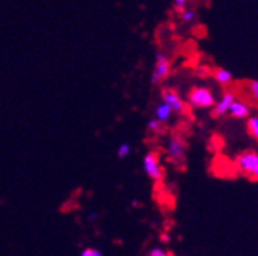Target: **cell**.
<instances>
[{
    "instance_id": "obj_19",
    "label": "cell",
    "mask_w": 258,
    "mask_h": 256,
    "mask_svg": "<svg viewBox=\"0 0 258 256\" xmlns=\"http://www.w3.org/2000/svg\"><path fill=\"white\" fill-rule=\"evenodd\" d=\"M96 219H98V214H96V212H92V214L88 215V220H90V222H95Z\"/></svg>"
},
{
    "instance_id": "obj_12",
    "label": "cell",
    "mask_w": 258,
    "mask_h": 256,
    "mask_svg": "<svg viewBox=\"0 0 258 256\" xmlns=\"http://www.w3.org/2000/svg\"><path fill=\"white\" fill-rule=\"evenodd\" d=\"M244 93L249 96L253 104H258V80H249L244 85Z\"/></svg>"
},
{
    "instance_id": "obj_18",
    "label": "cell",
    "mask_w": 258,
    "mask_h": 256,
    "mask_svg": "<svg viewBox=\"0 0 258 256\" xmlns=\"http://www.w3.org/2000/svg\"><path fill=\"white\" fill-rule=\"evenodd\" d=\"M187 5H189V0H173V7L178 13L183 11L184 8H187Z\"/></svg>"
},
{
    "instance_id": "obj_17",
    "label": "cell",
    "mask_w": 258,
    "mask_h": 256,
    "mask_svg": "<svg viewBox=\"0 0 258 256\" xmlns=\"http://www.w3.org/2000/svg\"><path fill=\"white\" fill-rule=\"evenodd\" d=\"M79 256H104V254H102L101 250H98V248H95V247H87V248H84V250L81 251Z\"/></svg>"
},
{
    "instance_id": "obj_15",
    "label": "cell",
    "mask_w": 258,
    "mask_h": 256,
    "mask_svg": "<svg viewBox=\"0 0 258 256\" xmlns=\"http://www.w3.org/2000/svg\"><path fill=\"white\" fill-rule=\"evenodd\" d=\"M148 131H151V132H161V129H162V123L158 120V118H151L150 121H148Z\"/></svg>"
},
{
    "instance_id": "obj_8",
    "label": "cell",
    "mask_w": 258,
    "mask_h": 256,
    "mask_svg": "<svg viewBox=\"0 0 258 256\" xmlns=\"http://www.w3.org/2000/svg\"><path fill=\"white\" fill-rule=\"evenodd\" d=\"M228 115H230V117L236 118V120H244V118L250 117V106L247 104V102H244V101L235 99L233 102H231L230 109H228Z\"/></svg>"
},
{
    "instance_id": "obj_6",
    "label": "cell",
    "mask_w": 258,
    "mask_h": 256,
    "mask_svg": "<svg viewBox=\"0 0 258 256\" xmlns=\"http://www.w3.org/2000/svg\"><path fill=\"white\" fill-rule=\"evenodd\" d=\"M161 99L172 107L173 113L183 115L186 112V101L178 95L176 90H173V88H164L162 92H161Z\"/></svg>"
},
{
    "instance_id": "obj_16",
    "label": "cell",
    "mask_w": 258,
    "mask_h": 256,
    "mask_svg": "<svg viewBox=\"0 0 258 256\" xmlns=\"http://www.w3.org/2000/svg\"><path fill=\"white\" fill-rule=\"evenodd\" d=\"M147 256H173V254H172L170 251L164 250L162 247H154V248H151V250L148 251Z\"/></svg>"
},
{
    "instance_id": "obj_13",
    "label": "cell",
    "mask_w": 258,
    "mask_h": 256,
    "mask_svg": "<svg viewBox=\"0 0 258 256\" xmlns=\"http://www.w3.org/2000/svg\"><path fill=\"white\" fill-rule=\"evenodd\" d=\"M179 19L187 25H192L197 21V11L192 10V8H184L183 11H179Z\"/></svg>"
},
{
    "instance_id": "obj_9",
    "label": "cell",
    "mask_w": 258,
    "mask_h": 256,
    "mask_svg": "<svg viewBox=\"0 0 258 256\" xmlns=\"http://www.w3.org/2000/svg\"><path fill=\"white\" fill-rule=\"evenodd\" d=\"M172 115H173L172 107L164 101H161L159 104L156 106V109H154V118H158L162 124L169 123L172 120Z\"/></svg>"
},
{
    "instance_id": "obj_5",
    "label": "cell",
    "mask_w": 258,
    "mask_h": 256,
    "mask_svg": "<svg viewBox=\"0 0 258 256\" xmlns=\"http://www.w3.org/2000/svg\"><path fill=\"white\" fill-rule=\"evenodd\" d=\"M167 156H169L175 163H181L186 157V151H187V145L181 137H170L167 140Z\"/></svg>"
},
{
    "instance_id": "obj_10",
    "label": "cell",
    "mask_w": 258,
    "mask_h": 256,
    "mask_svg": "<svg viewBox=\"0 0 258 256\" xmlns=\"http://www.w3.org/2000/svg\"><path fill=\"white\" fill-rule=\"evenodd\" d=\"M213 79L222 87H228L231 82H233V74L231 71L225 69V68H216L213 71Z\"/></svg>"
},
{
    "instance_id": "obj_1",
    "label": "cell",
    "mask_w": 258,
    "mask_h": 256,
    "mask_svg": "<svg viewBox=\"0 0 258 256\" xmlns=\"http://www.w3.org/2000/svg\"><path fill=\"white\" fill-rule=\"evenodd\" d=\"M216 101L213 90L208 87H194L187 95V104L192 109H213Z\"/></svg>"
},
{
    "instance_id": "obj_11",
    "label": "cell",
    "mask_w": 258,
    "mask_h": 256,
    "mask_svg": "<svg viewBox=\"0 0 258 256\" xmlns=\"http://www.w3.org/2000/svg\"><path fill=\"white\" fill-rule=\"evenodd\" d=\"M246 131L252 140L258 142V115H250V117H247Z\"/></svg>"
},
{
    "instance_id": "obj_2",
    "label": "cell",
    "mask_w": 258,
    "mask_h": 256,
    "mask_svg": "<svg viewBox=\"0 0 258 256\" xmlns=\"http://www.w3.org/2000/svg\"><path fill=\"white\" fill-rule=\"evenodd\" d=\"M236 168L244 176L252 179H258V152L256 151H246L236 157Z\"/></svg>"
},
{
    "instance_id": "obj_20",
    "label": "cell",
    "mask_w": 258,
    "mask_h": 256,
    "mask_svg": "<svg viewBox=\"0 0 258 256\" xmlns=\"http://www.w3.org/2000/svg\"><path fill=\"white\" fill-rule=\"evenodd\" d=\"M162 240H164V242H169V240H170V237L167 236V234H164V236H162Z\"/></svg>"
},
{
    "instance_id": "obj_4",
    "label": "cell",
    "mask_w": 258,
    "mask_h": 256,
    "mask_svg": "<svg viewBox=\"0 0 258 256\" xmlns=\"http://www.w3.org/2000/svg\"><path fill=\"white\" fill-rule=\"evenodd\" d=\"M142 165H144V172L145 175L153 179V181H161L164 178V170H162V165H161V159L158 156V152H147L144 160H142Z\"/></svg>"
},
{
    "instance_id": "obj_14",
    "label": "cell",
    "mask_w": 258,
    "mask_h": 256,
    "mask_svg": "<svg viewBox=\"0 0 258 256\" xmlns=\"http://www.w3.org/2000/svg\"><path fill=\"white\" fill-rule=\"evenodd\" d=\"M129 152H131V145H129V143H121V145L117 148V156H118L120 159L127 157V156H129Z\"/></svg>"
},
{
    "instance_id": "obj_7",
    "label": "cell",
    "mask_w": 258,
    "mask_h": 256,
    "mask_svg": "<svg viewBox=\"0 0 258 256\" xmlns=\"http://www.w3.org/2000/svg\"><path fill=\"white\" fill-rule=\"evenodd\" d=\"M235 99H236V95L233 92H230V90L224 92L222 96L219 98L216 101V104L213 106V115H214V117H225V115H228V109H230L231 102H233Z\"/></svg>"
},
{
    "instance_id": "obj_3",
    "label": "cell",
    "mask_w": 258,
    "mask_h": 256,
    "mask_svg": "<svg viewBox=\"0 0 258 256\" xmlns=\"http://www.w3.org/2000/svg\"><path fill=\"white\" fill-rule=\"evenodd\" d=\"M172 63L170 58L162 52H158L154 57V68L151 72V85H159L170 75Z\"/></svg>"
}]
</instances>
